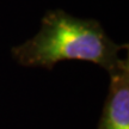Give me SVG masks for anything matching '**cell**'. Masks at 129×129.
<instances>
[{"label":"cell","instance_id":"6da1fadb","mask_svg":"<svg viewBox=\"0 0 129 129\" xmlns=\"http://www.w3.org/2000/svg\"><path fill=\"white\" fill-rule=\"evenodd\" d=\"M124 49L128 46L116 43L98 20L55 9L43 16L34 36L11 49V56L20 66L46 69L62 61H86L109 74Z\"/></svg>","mask_w":129,"mask_h":129},{"label":"cell","instance_id":"7a4b0ae2","mask_svg":"<svg viewBox=\"0 0 129 129\" xmlns=\"http://www.w3.org/2000/svg\"><path fill=\"white\" fill-rule=\"evenodd\" d=\"M109 90L97 129H129V59L109 73Z\"/></svg>","mask_w":129,"mask_h":129}]
</instances>
